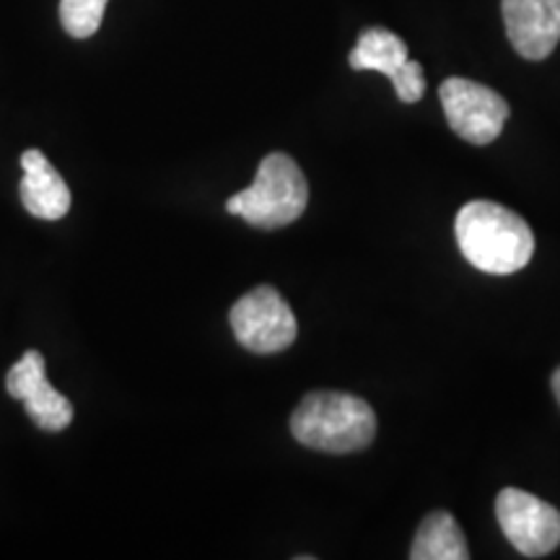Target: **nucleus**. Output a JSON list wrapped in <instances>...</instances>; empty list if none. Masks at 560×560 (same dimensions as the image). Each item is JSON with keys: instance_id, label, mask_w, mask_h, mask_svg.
<instances>
[{"instance_id": "obj_3", "label": "nucleus", "mask_w": 560, "mask_h": 560, "mask_svg": "<svg viewBox=\"0 0 560 560\" xmlns=\"http://www.w3.org/2000/svg\"><path fill=\"white\" fill-rule=\"evenodd\" d=\"M310 206V185L289 153H268L247 190L231 195L229 213L257 229H283Z\"/></svg>"}, {"instance_id": "obj_1", "label": "nucleus", "mask_w": 560, "mask_h": 560, "mask_svg": "<svg viewBox=\"0 0 560 560\" xmlns=\"http://www.w3.org/2000/svg\"><path fill=\"white\" fill-rule=\"evenodd\" d=\"M454 234L465 260L488 276L520 272L535 255V234L529 223L499 202H467L454 219Z\"/></svg>"}, {"instance_id": "obj_9", "label": "nucleus", "mask_w": 560, "mask_h": 560, "mask_svg": "<svg viewBox=\"0 0 560 560\" xmlns=\"http://www.w3.org/2000/svg\"><path fill=\"white\" fill-rule=\"evenodd\" d=\"M21 202L30 210L34 219L60 221L70 210V190L60 172L47 161V156L37 149L24 151L21 156Z\"/></svg>"}, {"instance_id": "obj_10", "label": "nucleus", "mask_w": 560, "mask_h": 560, "mask_svg": "<svg viewBox=\"0 0 560 560\" xmlns=\"http://www.w3.org/2000/svg\"><path fill=\"white\" fill-rule=\"evenodd\" d=\"M412 560H467L470 548H467L465 535L450 511H431L420 522L416 540L410 550Z\"/></svg>"}, {"instance_id": "obj_6", "label": "nucleus", "mask_w": 560, "mask_h": 560, "mask_svg": "<svg viewBox=\"0 0 560 560\" xmlns=\"http://www.w3.org/2000/svg\"><path fill=\"white\" fill-rule=\"evenodd\" d=\"M495 516L522 556L542 558L560 545V511L527 490L503 488L495 499Z\"/></svg>"}, {"instance_id": "obj_4", "label": "nucleus", "mask_w": 560, "mask_h": 560, "mask_svg": "<svg viewBox=\"0 0 560 560\" xmlns=\"http://www.w3.org/2000/svg\"><path fill=\"white\" fill-rule=\"evenodd\" d=\"M229 322L240 346L260 355L291 348V342L299 335L296 317H293L289 301L280 296L272 285H260V289L244 293L231 310Z\"/></svg>"}, {"instance_id": "obj_8", "label": "nucleus", "mask_w": 560, "mask_h": 560, "mask_svg": "<svg viewBox=\"0 0 560 560\" xmlns=\"http://www.w3.org/2000/svg\"><path fill=\"white\" fill-rule=\"evenodd\" d=\"M511 47L527 60H545L560 42V0H501Z\"/></svg>"}, {"instance_id": "obj_13", "label": "nucleus", "mask_w": 560, "mask_h": 560, "mask_svg": "<svg viewBox=\"0 0 560 560\" xmlns=\"http://www.w3.org/2000/svg\"><path fill=\"white\" fill-rule=\"evenodd\" d=\"M392 86H395L397 96H400V102H405V104L420 102V100H423V94H425L423 66H420V62H416V60H408V62H405V68L400 70V75L392 81Z\"/></svg>"}, {"instance_id": "obj_5", "label": "nucleus", "mask_w": 560, "mask_h": 560, "mask_svg": "<svg viewBox=\"0 0 560 560\" xmlns=\"http://www.w3.org/2000/svg\"><path fill=\"white\" fill-rule=\"evenodd\" d=\"M446 122L472 145H488L509 120V104L499 91L467 79H446L439 86Z\"/></svg>"}, {"instance_id": "obj_7", "label": "nucleus", "mask_w": 560, "mask_h": 560, "mask_svg": "<svg viewBox=\"0 0 560 560\" xmlns=\"http://www.w3.org/2000/svg\"><path fill=\"white\" fill-rule=\"evenodd\" d=\"M5 389L13 400L26 405V412L39 429L66 431L73 420V405L47 382L45 355L39 350H26L13 363L9 376H5Z\"/></svg>"}, {"instance_id": "obj_14", "label": "nucleus", "mask_w": 560, "mask_h": 560, "mask_svg": "<svg viewBox=\"0 0 560 560\" xmlns=\"http://www.w3.org/2000/svg\"><path fill=\"white\" fill-rule=\"evenodd\" d=\"M552 392H556V400L560 402V369H556V374H552Z\"/></svg>"}, {"instance_id": "obj_12", "label": "nucleus", "mask_w": 560, "mask_h": 560, "mask_svg": "<svg viewBox=\"0 0 560 560\" xmlns=\"http://www.w3.org/2000/svg\"><path fill=\"white\" fill-rule=\"evenodd\" d=\"M109 0H60V21L75 39H89L102 26Z\"/></svg>"}, {"instance_id": "obj_11", "label": "nucleus", "mask_w": 560, "mask_h": 560, "mask_svg": "<svg viewBox=\"0 0 560 560\" xmlns=\"http://www.w3.org/2000/svg\"><path fill=\"white\" fill-rule=\"evenodd\" d=\"M408 60V45L395 32L382 30V26H371L363 32L348 55L353 70H376V73L387 75L389 81L400 75Z\"/></svg>"}, {"instance_id": "obj_2", "label": "nucleus", "mask_w": 560, "mask_h": 560, "mask_svg": "<svg viewBox=\"0 0 560 560\" xmlns=\"http://www.w3.org/2000/svg\"><path fill=\"white\" fill-rule=\"evenodd\" d=\"M299 444L317 452H361L376 436V412L366 400L346 392H312L291 418Z\"/></svg>"}]
</instances>
